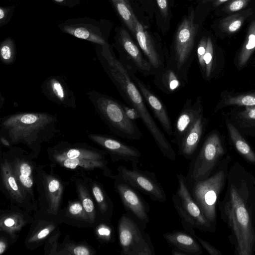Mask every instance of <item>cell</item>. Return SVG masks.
<instances>
[{"mask_svg":"<svg viewBox=\"0 0 255 255\" xmlns=\"http://www.w3.org/2000/svg\"><path fill=\"white\" fill-rule=\"evenodd\" d=\"M163 237L172 248L182 251L185 255H200L202 253L197 240L188 232L174 230L163 234Z\"/></svg>","mask_w":255,"mask_h":255,"instance_id":"18","label":"cell"},{"mask_svg":"<svg viewBox=\"0 0 255 255\" xmlns=\"http://www.w3.org/2000/svg\"><path fill=\"white\" fill-rule=\"evenodd\" d=\"M202 114V107L200 98L198 97L194 102H193L191 98L187 99L176 120L172 136V141L178 146L185 133Z\"/></svg>","mask_w":255,"mask_h":255,"instance_id":"16","label":"cell"},{"mask_svg":"<svg viewBox=\"0 0 255 255\" xmlns=\"http://www.w3.org/2000/svg\"><path fill=\"white\" fill-rule=\"evenodd\" d=\"M89 137L103 147L114 161L124 160L135 164L139 162L141 153L134 146L110 136L101 134H91L89 135Z\"/></svg>","mask_w":255,"mask_h":255,"instance_id":"14","label":"cell"},{"mask_svg":"<svg viewBox=\"0 0 255 255\" xmlns=\"http://www.w3.org/2000/svg\"><path fill=\"white\" fill-rule=\"evenodd\" d=\"M239 115L244 122L250 124H255V107H246L245 110L239 113Z\"/></svg>","mask_w":255,"mask_h":255,"instance_id":"40","label":"cell"},{"mask_svg":"<svg viewBox=\"0 0 255 255\" xmlns=\"http://www.w3.org/2000/svg\"><path fill=\"white\" fill-rule=\"evenodd\" d=\"M0 55L3 62L9 64L13 61L14 58V50L11 42L5 41L0 47Z\"/></svg>","mask_w":255,"mask_h":255,"instance_id":"37","label":"cell"},{"mask_svg":"<svg viewBox=\"0 0 255 255\" xmlns=\"http://www.w3.org/2000/svg\"><path fill=\"white\" fill-rule=\"evenodd\" d=\"M5 16V11L4 9L2 7L0 8V20H2L3 18H4Z\"/></svg>","mask_w":255,"mask_h":255,"instance_id":"48","label":"cell"},{"mask_svg":"<svg viewBox=\"0 0 255 255\" xmlns=\"http://www.w3.org/2000/svg\"><path fill=\"white\" fill-rule=\"evenodd\" d=\"M24 225V221L17 214H10L3 216L0 219L1 230L10 235H14Z\"/></svg>","mask_w":255,"mask_h":255,"instance_id":"31","label":"cell"},{"mask_svg":"<svg viewBox=\"0 0 255 255\" xmlns=\"http://www.w3.org/2000/svg\"><path fill=\"white\" fill-rule=\"evenodd\" d=\"M125 111L127 116L131 120L134 121L136 119H140V116L137 112L133 108L123 105Z\"/></svg>","mask_w":255,"mask_h":255,"instance_id":"44","label":"cell"},{"mask_svg":"<svg viewBox=\"0 0 255 255\" xmlns=\"http://www.w3.org/2000/svg\"><path fill=\"white\" fill-rule=\"evenodd\" d=\"M118 234L121 254L124 255H155L149 235L127 213L118 221Z\"/></svg>","mask_w":255,"mask_h":255,"instance_id":"6","label":"cell"},{"mask_svg":"<svg viewBox=\"0 0 255 255\" xmlns=\"http://www.w3.org/2000/svg\"><path fill=\"white\" fill-rule=\"evenodd\" d=\"M133 21L135 30V36L140 49L150 64L153 75L160 71L165 66L167 54L156 45L147 31L133 13Z\"/></svg>","mask_w":255,"mask_h":255,"instance_id":"13","label":"cell"},{"mask_svg":"<svg viewBox=\"0 0 255 255\" xmlns=\"http://www.w3.org/2000/svg\"><path fill=\"white\" fill-rule=\"evenodd\" d=\"M56 1H57V2H61L63 0H55Z\"/></svg>","mask_w":255,"mask_h":255,"instance_id":"49","label":"cell"},{"mask_svg":"<svg viewBox=\"0 0 255 255\" xmlns=\"http://www.w3.org/2000/svg\"><path fill=\"white\" fill-rule=\"evenodd\" d=\"M227 127L231 140L238 151L247 160L255 164V153L248 142L232 124H228Z\"/></svg>","mask_w":255,"mask_h":255,"instance_id":"23","label":"cell"},{"mask_svg":"<svg viewBox=\"0 0 255 255\" xmlns=\"http://www.w3.org/2000/svg\"><path fill=\"white\" fill-rule=\"evenodd\" d=\"M46 191L49 202V211L53 214H56L59 209L63 186L57 178L49 177L46 181Z\"/></svg>","mask_w":255,"mask_h":255,"instance_id":"22","label":"cell"},{"mask_svg":"<svg viewBox=\"0 0 255 255\" xmlns=\"http://www.w3.org/2000/svg\"><path fill=\"white\" fill-rule=\"evenodd\" d=\"M47 85L49 95L56 102L64 104L68 101L67 90L60 80L56 78H50Z\"/></svg>","mask_w":255,"mask_h":255,"instance_id":"32","label":"cell"},{"mask_svg":"<svg viewBox=\"0 0 255 255\" xmlns=\"http://www.w3.org/2000/svg\"><path fill=\"white\" fill-rule=\"evenodd\" d=\"M1 175L3 184L11 197L18 203H21L24 196L20 185L13 173L12 164L4 161L1 164Z\"/></svg>","mask_w":255,"mask_h":255,"instance_id":"20","label":"cell"},{"mask_svg":"<svg viewBox=\"0 0 255 255\" xmlns=\"http://www.w3.org/2000/svg\"><path fill=\"white\" fill-rule=\"evenodd\" d=\"M250 0H231L225 6V10L227 12H234L239 11L246 7Z\"/></svg>","mask_w":255,"mask_h":255,"instance_id":"39","label":"cell"},{"mask_svg":"<svg viewBox=\"0 0 255 255\" xmlns=\"http://www.w3.org/2000/svg\"><path fill=\"white\" fill-rule=\"evenodd\" d=\"M77 190L81 203L88 216L89 222L93 223L95 220V206L86 189L81 184L77 186Z\"/></svg>","mask_w":255,"mask_h":255,"instance_id":"33","label":"cell"},{"mask_svg":"<svg viewBox=\"0 0 255 255\" xmlns=\"http://www.w3.org/2000/svg\"><path fill=\"white\" fill-rule=\"evenodd\" d=\"M228 0H216L214 4L216 6H217Z\"/></svg>","mask_w":255,"mask_h":255,"instance_id":"47","label":"cell"},{"mask_svg":"<svg viewBox=\"0 0 255 255\" xmlns=\"http://www.w3.org/2000/svg\"><path fill=\"white\" fill-rule=\"evenodd\" d=\"M99 236L106 241H110L113 236V229L109 226L102 225L98 229Z\"/></svg>","mask_w":255,"mask_h":255,"instance_id":"41","label":"cell"},{"mask_svg":"<svg viewBox=\"0 0 255 255\" xmlns=\"http://www.w3.org/2000/svg\"><path fill=\"white\" fill-rule=\"evenodd\" d=\"M64 30L77 38L99 44L102 46L107 44L103 37L85 27L66 26Z\"/></svg>","mask_w":255,"mask_h":255,"instance_id":"29","label":"cell"},{"mask_svg":"<svg viewBox=\"0 0 255 255\" xmlns=\"http://www.w3.org/2000/svg\"><path fill=\"white\" fill-rule=\"evenodd\" d=\"M198 25L194 22L192 12L179 24L174 38L171 52L167 56L169 62L187 83L188 72L193 60V52Z\"/></svg>","mask_w":255,"mask_h":255,"instance_id":"5","label":"cell"},{"mask_svg":"<svg viewBox=\"0 0 255 255\" xmlns=\"http://www.w3.org/2000/svg\"><path fill=\"white\" fill-rule=\"evenodd\" d=\"M12 167L19 185L27 190H30L33 184L31 165L24 160L17 159L14 161Z\"/></svg>","mask_w":255,"mask_h":255,"instance_id":"24","label":"cell"},{"mask_svg":"<svg viewBox=\"0 0 255 255\" xmlns=\"http://www.w3.org/2000/svg\"><path fill=\"white\" fill-rule=\"evenodd\" d=\"M128 70L146 105L152 111L165 132L168 135L172 136L173 134L172 125L165 106L160 99L136 76L135 73L128 69Z\"/></svg>","mask_w":255,"mask_h":255,"instance_id":"15","label":"cell"},{"mask_svg":"<svg viewBox=\"0 0 255 255\" xmlns=\"http://www.w3.org/2000/svg\"><path fill=\"white\" fill-rule=\"evenodd\" d=\"M114 187L127 213L145 229L149 221V204L136 189L121 179H115Z\"/></svg>","mask_w":255,"mask_h":255,"instance_id":"11","label":"cell"},{"mask_svg":"<svg viewBox=\"0 0 255 255\" xmlns=\"http://www.w3.org/2000/svg\"><path fill=\"white\" fill-rule=\"evenodd\" d=\"M55 228L54 225L50 224L34 232L29 238V243H34L46 238Z\"/></svg>","mask_w":255,"mask_h":255,"instance_id":"38","label":"cell"},{"mask_svg":"<svg viewBox=\"0 0 255 255\" xmlns=\"http://www.w3.org/2000/svg\"><path fill=\"white\" fill-rule=\"evenodd\" d=\"M90 97L97 112L114 134L130 140L142 138V132L134 121L127 116L123 104L98 92Z\"/></svg>","mask_w":255,"mask_h":255,"instance_id":"3","label":"cell"},{"mask_svg":"<svg viewBox=\"0 0 255 255\" xmlns=\"http://www.w3.org/2000/svg\"><path fill=\"white\" fill-rule=\"evenodd\" d=\"M226 105L255 107V93H247L227 97L224 100Z\"/></svg>","mask_w":255,"mask_h":255,"instance_id":"35","label":"cell"},{"mask_svg":"<svg viewBox=\"0 0 255 255\" xmlns=\"http://www.w3.org/2000/svg\"><path fill=\"white\" fill-rule=\"evenodd\" d=\"M131 169L119 166L117 168L118 174L114 176V179L125 181L152 200L160 203L166 201L165 192L156 178L155 173L138 169L137 164H131Z\"/></svg>","mask_w":255,"mask_h":255,"instance_id":"10","label":"cell"},{"mask_svg":"<svg viewBox=\"0 0 255 255\" xmlns=\"http://www.w3.org/2000/svg\"><path fill=\"white\" fill-rule=\"evenodd\" d=\"M245 17L240 14H235L222 20L220 25L222 29L228 33H234L238 31L243 25Z\"/></svg>","mask_w":255,"mask_h":255,"instance_id":"34","label":"cell"},{"mask_svg":"<svg viewBox=\"0 0 255 255\" xmlns=\"http://www.w3.org/2000/svg\"><path fill=\"white\" fill-rule=\"evenodd\" d=\"M0 140L2 143L7 146H9V142L8 140L5 137L1 136L0 138Z\"/></svg>","mask_w":255,"mask_h":255,"instance_id":"46","label":"cell"},{"mask_svg":"<svg viewBox=\"0 0 255 255\" xmlns=\"http://www.w3.org/2000/svg\"><path fill=\"white\" fill-rule=\"evenodd\" d=\"M205 122L202 114L185 133L178 146L179 153L186 159L193 158L203 134Z\"/></svg>","mask_w":255,"mask_h":255,"instance_id":"19","label":"cell"},{"mask_svg":"<svg viewBox=\"0 0 255 255\" xmlns=\"http://www.w3.org/2000/svg\"><path fill=\"white\" fill-rule=\"evenodd\" d=\"M119 14L133 35L135 30L132 19L134 13L127 0H111Z\"/></svg>","mask_w":255,"mask_h":255,"instance_id":"27","label":"cell"},{"mask_svg":"<svg viewBox=\"0 0 255 255\" xmlns=\"http://www.w3.org/2000/svg\"><path fill=\"white\" fill-rule=\"evenodd\" d=\"M57 161L64 167L74 169L78 167L85 169H93L100 168L106 170L110 177L114 178V176L111 174L110 171L107 167L105 160H94L82 158L71 159L68 158H56Z\"/></svg>","mask_w":255,"mask_h":255,"instance_id":"21","label":"cell"},{"mask_svg":"<svg viewBox=\"0 0 255 255\" xmlns=\"http://www.w3.org/2000/svg\"><path fill=\"white\" fill-rule=\"evenodd\" d=\"M242 188L230 184L223 211L235 237L238 254L252 255L255 250V230L251 210Z\"/></svg>","mask_w":255,"mask_h":255,"instance_id":"2","label":"cell"},{"mask_svg":"<svg viewBox=\"0 0 255 255\" xmlns=\"http://www.w3.org/2000/svg\"><path fill=\"white\" fill-rule=\"evenodd\" d=\"M6 249V243L4 240L1 239L0 241V255L4 253Z\"/></svg>","mask_w":255,"mask_h":255,"instance_id":"45","label":"cell"},{"mask_svg":"<svg viewBox=\"0 0 255 255\" xmlns=\"http://www.w3.org/2000/svg\"><path fill=\"white\" fill-rule=\"evenodd\" d=\"M202 76L210 79L214 69V48L210 37L207 38V45L202 61L199 64Z\"/></svg>","mask_w":255,"mask_h":255,"instance_id":"28","label":"cell"},{"mask_svg":"<svg viewBox=\"0 0 255 255\" xmlns=\"http://www.w3.org/2000/svg\"><path fill=\"white\" fill-rule=\"evenodd\" d=\"M176 176L178 187L176 192L172 194V200L181 221L201 231H212L214 227L192 197L186 177L182 174H177Z\"/></svg>","mask_w":255,"mask_h":255,"instance_id":"8","label":"cell"},{"mask_svg":"<svg viewBox=\"0 0 255 255\" xmlns=\"http://www.w3.org/2000/svg\"><path fill=\"white\" fill-rule=\"evenodd\" d=\"M102 46L101 62L107 75L126 103L137 112L140 120L163 156L171 161H175L176 154L174 150L150 114L128 69L116 58L108 44Z\"/></svg>","mask_w":255,"mask_h":255,"instance_id":"1","label":"cell"},{"mask_svg":"<svg viewBox=\"0 0 255 255\" xmlns=\"http://www.w3.org/2000/svg\"><path fill=\"white\" fill-rule=\"evenodd\" d=\"M119 43L121 55L119 60L128 70L144 76L153 75L150 64L125 29L120 30Z\"/></svg>","mask_w":255,"mask_h":255,"instance_id":"12","label":"cell"},{"mask_svg":"<svg viewBox=\"0 0 255 255\" xmlns=\"http://www.w3.org/2000/svg\"><path fill=\"white\" fill-rule=\"evenodd\" d=\"M82 158L94 160H105V153L85 148H71L56 154L54 158Z\"/></svg>","mask_w":255,"mask_h":255,"instance_id":"25","label":"cell"},{"mask_svg":"<svg viewBox=\"0 0 255 255\" xmlns=\"http://www.w3.org/2000/svg\"><path fill=\"white\" fill-rule=\"evenodd\" d=\"M94 197L98 205L101 213L109 218L112 214L113 204L100 186L94 184L92 187Z\"/></svg>","mask_w":255,"mask_h":255,"instance_id":"30","label":"cell"},{"mask_svg":"<svg viewBox=\"0 0 255 255\" xmlns=\"http://www.w3.org/2000/svg\"><path fill=\"white\" fill-rule=\"evenodd\" d=\"M224 153L219 135L215 132L210 134L204 141L196 157L192 158L186 177L187 182L202 180L209 177Z\"/></svg>","mask_w":255,"mask_h":255,"instance_id":"9","label":"cell"},{"mask_svg":"<svg viewBox=\"0 0 255 255\" xmlns=\"http://www.w3.org/2000/svg\"><path fill=\"white\" fill-rule=\"evenodd\" d=\"M68 254L75 255H90L91 250L87 247L83 245H78L72 247L69 249Z\"/></svg>","mask_w":255,"mask_h":255,"instance_id":"42","label":"cell"},{"mask_svg":"<svg viewBox=\"0 0 255 255\" xmlns=\"http://www.w3.org/2000/svg\"><path fill=\"white\" fill-rule=\"evenodd\" d=\"M161 14L164 18L168 14V2L167 0H156Z\"/></svg>","mask_w":255,"mask_h":255,"instance_id":"43","label":"cell"},{"mask_svg":"<svg viewBox=\"0 0 255 255\" xmlns=\"http://www.w3.org/2000/svg\"><path fill=\"white\" fill-rule=\"evenodd\" d=\"M225 180V171L221 169L204 180L187 182L192 197L213 226L216 219L217 201Z\"/></svg>","mask_w":255,"mask_h":255,"instance_id":"7","label":"cell"},{"mask_svg":"<svg viewBox=\"0 0 255 255\" xmlns=\"http://www.w3.org/2000/svg\"><path fill=\"white\" fill-rule=\"evenodd\" d=\"M255 50V20L250 25L246 40L238 56V66H244Z\"/></svg>","mask_w":255,"mask_h":255,"instance_id":"26","label":"cell"},{"mask_svg":"<svg viewBox=\"0 0 255 255\" xmlns=\"http://www.w3.org/2000/svg\"><path fill=\"white\" fill-rule=\"evenodd\" d=\"M68 212L75 218L89 222L88 216L81 202H75L71 203L68 207Z\"/></svg>","mask_w":255,"mask_h":255,"instance_id":"36","label":"cell"},{"mask_svg":"<svg viewBox=\"0 0 255 255\" xmlns=\"http://www.w3.org/2000/svg\"><path fill=\"white\" fill-rule=\"evenodd\" d=\"M54 118L41 113L15 114L5 118L1 122V130L13 143H29L39 133L53 126Z\"/></svg>","mask_w":255,"mask_h":255,"instance_id":"4","label":"cell"},{"mask_svg":"<svg viewBox=\"0 0 255 255\" xmlns=\"http://www.w3.org/2000/svg\"><path fill=\"white\" fill-rule=\"evenodd\" d=\"M153 76L154 85L167 94L176 92L186 84L175 69L167 61L164 67Z\"/></svg>","mask_w":255,"mask_h":255,"instance_id":"17","label":"cell"}]
</instances>
